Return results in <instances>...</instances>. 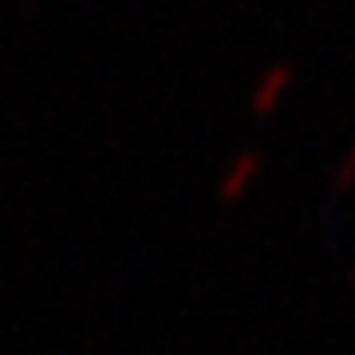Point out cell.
<instances>
[{"mask_svg": "<svg viewBox=\"0 0 355 355\" xmlns=\"http://www.w3.org/2000/svg\"><path fill=\"white\" fill-rule=\"evenodd\" d=\"M288 83H292V67L288 64L272 67V71H268V79L261 83V91L253 95V111L257 114H268V111H272V103H277V95L288 87Z\"/></svg>", "mask_w": 355, "mask_h": 355, "instance_id": "1", "label": "cell"}, {"mask_svg": "<svg viewBox=\"0 0 355 355\" xmlns=\"http://www.w3.org/2000/svg\"><path fill=\"white\" fill-rule=\"evenodd\" d=\"M355 182V150H352V158H343V170H340V186H352Z\"/></svg>", "mask_w": 355, "mask_h": 355, "instance_id": "3", "label": "cell"}, {"mask_svg": "<svg viewBox=\"0 0 355 355\" xmlns=\"http://www.w3.org/2000/svg\"><path fill=\"white\" fill-rule=\"evenodd\" d=\"M257 162H261L257 154H241V158L233 162V174L221 182V198H225V202H237V198H241V186L249 178H257Z\"/></svg>", "mask_w": 355, "mask_h": 355, "instance_id": "2", "label": "cell"}]
</instances>
